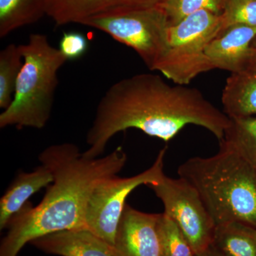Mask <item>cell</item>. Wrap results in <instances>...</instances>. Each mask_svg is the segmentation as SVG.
<instances>
[{
    "label": "cell",
    "instance_id": "7",
    "mask_svg": "<svg viewBox=\"0 0 256 256\" xmlns=\"http://www.w3.org/2000/svg\"><path fill=\"white\" fill-rule=\"evenodd\" d=\"M166 151V148L162 149L150 168L140 174L124 178L114 175L99 184L88 204L86 230L114 246L128 196L138 186L156 184L164 178Z\"/></svg>",
    "mask_w": 256,
    "mask_h": 256
},
{
    "label": "cell",
    "instance_id": "21",
    "mask_svg": "<svg viewBox=\"0 0 256 256\" xmlns=\"http://www.w3.org/2000/svg\"><path fill=\"white\" fill-rule=\"evenodd\" d=\"M222 18L223 28L236 24L256 28V0H226Z\"/></svg>",
    "mask_w": 256,
    "mask_h": 256
},
{
    "label": "cell",
    "instance_id": "13",
    "mask_svg": "<svg viewBox=\"0 0 256 256\" xmlns=\"http://www.w3.org/2000/svg\"><path fill=\"white\" fill-rule=\"evenodd\" d=\"M53 180L52 172L43 164L30 172L18 173L0 200V230L8 228L10 220L22 210L30 197Z\"/></svg>",
    "mask_w": 256,
    "mask_h": 256
},
{
    "label": "cell",
    "instance_id": "5",
    "mask_svg": "<svg viewBox=\"0 0 256 256\" xmlns=\"http://www.w3.org/2000/svg\"><path fill=\"white\" fill-rule=\"evenodd\" d=\"M222 28V15L205 10L170 26L168 50L156 70L174 84L185 86L200 74L214 69L205 50Z\"/></svg>",
    "mask_w": 256,
    "mask_h": 256
},
{
    "label": "cell",
    "instance_id": "23",
    "mask_svg": "<svg viewBox=\"0 0 256 256\" xmlns=\"http://www.w3.org/2000/svg\"><path fill=\"white\" fill-rule=\"evenodd\" d=\"M246 70L256 72V36L252 40L250 47V56Z\"/></svg>",
    "mask_w": 256,
    "mask_h": 256
},
{
    "label": "cell",
    "instance_id": "26",
    "mask_svg": "<svg viewBox=\"0 0 256 256\" xmlns=\"http://www.w3.org/2000/svg\"><path fill=\"white\" fill-rule=\"evenodd\" d=\"M254 168H255V169H256V166H254Z\"/></svg>",
    "mask_w": 256,
    "mask_h": 256
},
{
    "label": "cell",
    "instance_id": "22",
    "mask_svg": "<svg viewBox=\"0 0 256 256\" xmlns=\"http://www.w3.org/2000/svg\"><path fill=\"white\" fill-rule=\"evenodd\" d=\"M88 47L85 35L78 32H67L60 38L58 50L67 60H76L87 53Z\"/></svg>",
    "mask_w": 256,
    "mask_h": 256
},
{
    "label": "cell",
    "instance_id": "25",
    "mask_svg": "<svg viewBox=\"0 0 256 256\" xmlns=\"http://www.w3.org/2000/svg\"><path fill=\"white\" fill-rule=\"evenodd\" d=\"M196 256H206V252L204 254H200V255H196Z\"/></svg>",
    "mask_w": 256,
    "mask_h": 256
},
{
    "label": "cell",
    "instance_id": "20",
    "mask_svg": "<svg viewBox=\"0 0 256 256\" xmlns=\"http://www.w3.org/2000/svg\"><path fill=\"white\" fill-rule=\"evenodd\" d=\"M226 0H165L162 8L164 10L170 26H174L188 15L200 10H208L222 15Z\"/></svg>",
    "mask_w": 256,
    "mask_h": 256
},
{
    "label": "cell",
    "instance_id": "14",
    "mask_svg": "<svg viewBox=\"0 0 256 256\" xmlns=\"http://www.w3.org/2000/svg\"><path fill=\"white\" fill-rule=\"evenodd\" d=\"M224 114L229 118L256 117V72L230 74L222 92Z\"/></svg>",
    "mask_w": 256,
    "mask_h": 256
},
{
    "label": "cell",
    "instance_id": "4",
    "mask_svg": "<svg viewBox=\"0 0 256 256\" xmlns=\"http://www.w3.org/2000/svg\"><path fill=\"white\" fill-rule=\"evenodd\" d=\"M24 63L12 104L0 114V128L42 129L50 120L58 72L68 62L46 35L32 34L28 44L20 45Z\"/></svg>",
    "mask_w": 256,
    "mask_h": 256
},
{
    "label": "cell",
    "instance_id": "19",
    "mask_svg": "<svg viewBox=\"0 0 256 256\" xmlns=\"http://www.w3.org/2000/svg\"><path fill=\"white\" fill-rule=\"evenodd\" d=\"M158 230L163 256H196L191 244L174 220L160 214Z\"/></svg>",
    "mask_w": 256,
    "mask_h": 256
},
{
    "label": "cell",
    "instance_id": "6",
    "mask_svg": "<svg viewBox=\"0 0 256 256\" xmlns=\"http://www.w3.org/2000/svg\"><path fill=\"white\" fill-rule=\"evenodd\" d=\"M80 24L105 32L131 47L151 70H156L168 50L170 25L162 6L96 16Z\"/></svg>",
    "mask_w": 256,
    "mask_h": 256
},
{
    "label": "cell",
    "instance_id": "17",
    "mask_svg": "<svg viewBox=\"0 0 256 256\" xmlns=\"http://www.w3.org/2000/svg\"><path fill=\"white\" fill-rule=\"evenodd\" d=\"M230 120V124L222 141L248 162L256 166V117Z\"/></svg>",
    "mask_w": 256,
    "mask_h": 256
},
{
    "label": "cell",
    "instance_id": "2",
    "mask_svg": "<svg viewBox=\"0 0 256 256\" xmlns=\"http://www.w3.org/2000/svg\"><path fill=\"white\" fill-rule=\"evenodd\" d=\"M54 180L36 206L28 203L10 220L0 246V256H18L26 244L68 230L85 229L88 204L104 180L118 175L127 162L121 148L105 156L88 158L76 144L65 142L46 148L38 156Z\"/></svg>",
    "mask_w": 256,
    "mask_h": 256
},
{
    "label": "cell",
    "instance_id": "24",
    "mask_svg": "<svg viewBox=\"0 0 256 256\" xmlns=\"http://www.w3.org/2000/svg\"><path fill=\"white\" fill-rule=\"evenodd\" d=\"M206 256H224L223 254H220L217 249H216L213 246H210V249L207 250Z\"/></svg>",
    "mask_w": 256,
    "mask_h": 256
},
{
    "label": "cell",
    "instance_id": "3",
    "mask_svg": "<svg viewBox=\"0 0 256 256\" xmlns=\"http://www.w3.org/2000/svg\"><path fill=\"white\" fill-rule=\"evenodd\" d=\"M180 178L198 192L215 225L242 222L256 228V173L226 143L208 158L194 156L180 165Z\"/></svg>",
    "mask_w": 256,
    "mask_h": 256
},
{
    "label": "cell",
    "instance_id": "1",
    "mask_svg": "<svg viewBox=\"0 0 256 256\" xmlns=\"http://www.w3.org/2000/svg\"><path fill=\"white\" fill-rule=\"evenodd\" d=\"M230 122L198 89L170 85L156 74H137L116 82L102 96L82 154L102 156L111 138L130 128L169 142L185 126L194 124L220 142Z\"/></svg>",
    "mask_w": 256,
    "mask_h": 256
},
{
    "label": "cell",
    "instance_id": "9",
    "mask_svg": "<svg viewBox=\"0 0 256 256\" xmlns=\"http://www.w3.org/2000/svg\"><path fill=\"white\" fill-rule=\"evenodd\" d=\"M160 214H148L126 204L114 246V256H163L158 220Z\"/></svg>",
    "mask_w": 256,
    "mask_h": 256
},
{
    "label": "cell",
    "instance_id": "18",
    "mask_svg": "<svg viewBox=\"0 0 256 256\" xmlns=\"http://www.w3.org/2000/svg\"><path fill=\"white\" fill-rule=\"evenodd\" d=\"M24 63L20 45L10 44L0 52V108H8Z\"/></svg>",
    "mask_w": 256,
    "mask_h": 256
},
{
    "label": "cell",
    "instance_id": "12",
    "mask_svg": "<svg viewBox=\"0 0 256 256\" xmlns=\"http://www.w3.org/2000/svg\"><path fill=\"white\" fill-rule=\"evenodd\" d=\"M42 252L60 256H114L111 246L85 229L55 232L32 240Z\"/></svg>",
    "mask_w": 256,
    "mask_h": 256
},
{
    "label": "cell",
    "instance_id": "8",
    "mask_svg": "<svg viewBox=\"0 0 256 256\" xmlns=\"http://www.w3.org/2000/svg\"><path fill=\"white\" fill-rule=\"evenodd\" d=\"M149 186L162 202L164 213L176 224L196 255L206 252L213 242L216 225L194 188L182 178L166 175Z\"/></svg>",
    "mask_w": 256,
    "mask_h": 256
},
{
    "label": "cell",
    "instance_id": "11",
    "mask_svg": "<svg viewBox=\"0 0 256 256\" xmlns=\"http://www.w3.org/2000/svg\"><path fill=\"white\" fill-rule=\"evenodd\" d=\"M256 28L230 25L220 30L207 45L205 53L214 68L232 74L247 70Z\"/></svg>",
    "mask_w": 256,
    "mask_h": 256
},
{
    "label": "cell",
    "instance_id": "10",
    "mask_svg": "<svg viewBox=\"0 0 256 256\" xmlns=\"http://www.w3.org/2000/svg\"><path fill=\"white\" fill-rule=\"evenodd\" d=\"M165 0H46V15L56 26L88 18L162 6Z\"/></svg>",
    "mask_w": 256,
    "mask_h": 256
},
{
    "label": "cell",
    "instance_id": "15",
    "mask_svg": "<svg viewBox=\"0 0 256 256\" xmlns=\"http://www.w3.org/2000/svg\"><path fill=\"white\" fill-rule=\"evenodd\" d=\"M212 246L224 256H256V228L236 220L216 226Z\"/></svg>",
    "mask_w": 256,
    "mask_h": 256
},
{
    "label": "cell",
    "instance_id": "16",
    "mask_svg": "<svg viewBox=\"0 0 256 256\" xmlns=\"http://www.w3.org/2000/svg\"><path fill=\"white\" fill-rule=\"evenodd\" d=\"M46 14V0H0V38Z\"/></svg>",
    "mask_w": 256,
    "mask_h": 256
}]
</instances>
